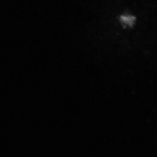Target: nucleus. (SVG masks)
I'll return each instance as SVG.
<instances>
[{
  "label": "nucleus",
  "instance_id": "1",
  "mask_svg": "<svg viewBox=\"0 0 157 157\" xmlns=\"http://www.w3.org/2000/svg\"><path fill=\"white\" fill-rule=\"evenodd\" d=\"M120 21L124 24L132 26L135 22V17L131 15H122L120 17Z\"/></svg>",
  "mask_w": 157,
  "mask_h": 157
}]
</instances>
